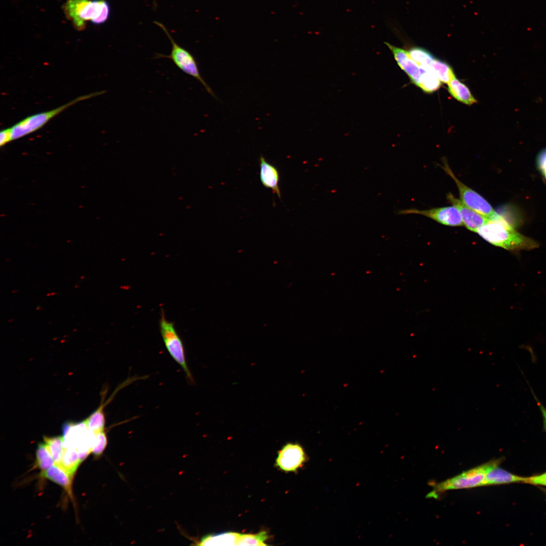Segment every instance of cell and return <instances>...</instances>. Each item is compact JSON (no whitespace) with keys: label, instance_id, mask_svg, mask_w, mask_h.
<instances>
[{"label":"cell","instance_id":"obj_15","mask_svg":"<svg viewBox=\"0 0 546 546\" xmlns=\"http://www.w3.org/2000/svg\"><path fill=\"white\" fill-rule=\"evenodd\" d=\"M242 534L228 532L203 537L199 545H239Z\"/></svg>","mask_w":546,"mask_h":546},{"label":"cell","instance_id":"obj_3","mask_svg":"<svg viewBox=\"0 0 546 546\" xmlns=\"http://www.w3.org/2000/svg\"><path fill=\"white\" fill-rule=\"evenodd\" d=\"M154 23L163 30L168 37L172 46L169 55L157 53L155 54V58L170 59L179 70L198 80L205 87L207 92L213 98L216 99L215 94L201 76L197 62L194 56L189 51L179 46L174 40L168 30L163 24L158 21H154Z\"/></svg>","mask_w":546,"mask_h":546},{"label":"cell","instance_id":"obj_28","mask_svg":"<svg viewBox=\"0 0 546 546\" xmlns=\"http://www.w3.org/2000/svg\"><path fill=\"white\" fill-rule=\"evenodd\" d=\"M537 163L539 170L546 179V149L542 150L538 155Z\"/></svg>","mask_w":546,"mask_h":546},{"label":"cell","instance_id":"obj_9","mask_svg":"<svg viewBox=\"0 0 546 546\" xmlns=\"http://www.w3.org/2000/svg\"><path fill=\"white\" fill-rule=\"evenodd\" d=\"M306 460L303 447L299 444L289 443L279 451L276 465L286 472L295 471L303 465Z\"/></svg>","mask_w":546,"mask_h":546},{"label":"cell","instance_id":"obj_19","mask_svg":"<svg viewBox=\"0 0 546 546\" xmlns=\"http://www.w3.org/2000/svg\"><path fill=\"white\" fill-rule=\"evenodd\" d=\"M104 406V404H101L96 411L84 421L88 429L94 434L103 431L105 430L106 419L103 410Z\"/></svg>","mask_w":546,"mask_h":546},{"label":"cell","instance_id":"obj_14","mask_svg":"<svg viewBox=\"0 0 546 546\" xmlns=\"http://www.w3.org/2000/svg\"><path fill=\"white\" fill-rule=\"evenodd\" d=\"M41 475L60 485L72 496V477L60 466L55 464L42 471Z\"/></svg>","mask_w":546,"mask_h":546},{"label":"cell","instance_id":"obj_21","mask_svg":"<svg viewBox=\"0 0 546 546\" xmlns=\"http://www.w3.org/2000/svg\"><path fill=\"white\" fill-rule=\"evenodd\" d=\"M431 67L441 82L448 83L456 77L451 67L446 62L438 59H434L431 63Z\"/></svg>","mask_w":546,"mask_h":546},{"label":"cell","instance_id":"obj_11","mask_svg":"<svg viewBox=\"0 0 546 546\" xmlns=\"http://www.w3.org/2000/svg\"><path fill=\"white\" fill-rule=\"evenodd\" d=\"M385 43L392 52L399 66L406 73L413 83L418 86L421 73L420 68L417 63L411 57L408 52L404 49L392 46L389 43L385 42Z\"/></svg>","mask_w":546,"mask_h":546},{"label":"cell","instance_id":"obj_2","mask_svg":"<svg viewBox=\"0 0 546 546\" xmlns=\"http://www.w3.org/2000/svg\"><path fill=\"white\" fill-rule=\"evenodd\" d=\"M65 9L77 28L84 27V21L90 20L94 24L105 22L110 14L109 4L106 0H69Z\"/></svg>","mask_w":546,"mask_h":546},{"label":"cell","instance_id":"obj_27","mask_svg":"<svg viewBox=\"0 0 546 546\" xmlns=\"http://www.w3.org/2000/svg\"><path fill=\"white\" fill-rule=\"evenodd\" d=\"M524 483L535 485L546 486V472L540 475L526 477Z\"/></svg>","mask_w":546,"mask_h":546},{"label":"cell","instance_id":"obj_20","mask_svg":"<svg viewBox=\"0 0 546 546\" xmlns=\"http://www.w3.org/2000/svg\"><path fill=\"white\" fill-rule=\"evenodd\" d=\"M43 439L55 464L59 465L65 447L63 437L44 436Z\"/></svg>","mask_w":546,"mask_h":546},{"label":"cell","instance_id":"obj_5","mask_svg":"<svg viewBox=\"0 0 546 546\" xmlns=\"http://www.w3.org/2000/svg\"><path fill=\"white\" fill-rule=\"evenodd\" d=\"M503 458L490 461L484 464L470 469L461 474L436 484L434 490L429 494H433L447 490L470 488L485 485V477L489 470L497 464H500Z\"/></svg>","mask_w":546,"mask_h":546},{"label":"cell","instance_id":"obj_10","mask_svg":"<svg viewBox=\"0 0 546 546\" xmlns=\"http://www.w3.org/2000/svg\"><path fill=\"white\" fill-rule=\"evenodd\" d=\"M446 198L449 203L457 208L464 225L469 230L476 232L479 228L488 221L489 217L484 216L467 207L452 194H447Z\"/></svg>","mask_w":546,"mask_h":546},{"label":"cell","instance_id":"obj_23","mask_svg":"<svg viewBox=\"0 0 546 546\" xmlns=\"http://www.w3.org/2000/svg\"><path fill=\"white\" fill-rule=\"evenodd\" d=\"M55 464L48 447L45 443H39L36 451V467L43 471Z\"/></svg>","mask_w":546,"mask_h":546},{"label":"cell","instance_id":"obj_16","mask_svg":"<svg viewBox=\"0 0 546 546\" xmlns=\"http://www.w3.org/2000/svg\"><path fill=\"white\" fill-rule=\"evenodd\" d=\"M448 90L454 98L465 104L471 105L477 103L469 88L456 77L448 83Z\"/></svg>","mask_w":546,"mask_h":546},{"label":"cell","instance_id":"obj_1","mask_svg":"<svg viewBox=\"0 0 546 546\" xmlns=\"http://www.w3.org/2000/svg\"><path fill=\"white\" fill-rule=\"evenodd\" d=\"M476 233L493 245L509 251L530 250L539 246L534 240L515 230L503 215L496 212Z\"/></svg>","mask_w":546,"mask_h":546},{"label":"cell","instance_id":"obj_8","mask_svg":"<svg viewBox=\"0 0 546 546\" xmlns=\"http://www.w3.org/2000/svg\"><path fill=\"white\" fill-rule=\"evenodd\" d=\"M398 214H419L431 218L443 225L451 226H463L460 213L457 207L451 206L427 210L407 209L399 210Z\"/></svg>","mask_w":546,"mask_h":546},{"label":"cell","instance_id":"obj_7","mask_svg":"<svg viewBox=\"0 0 546 546\" xmlns=\"http://www.w3.org/2000/svg\"><path fill=\"white\" fill-rule=\"evenodd\" d=\"M441 168L454 180L458 189L461 201L470 208L487 217L495 213L491 205L482 196L470 188L454 175L447 161L444 159Z\"/></svg>","mask_w":546,"mask_h":546},{"label":"cell","instance_id":"obj_29","mask_svg":"<svg viewBox=\"0 0 546 546\" xmlns=\"http://www.w3.org/2000/svg\"><path fill=\"white\" fill-rule=\"evenodd\" d=\"M12 141L11 128L2 130L0 133V146H3Z\"/></svg>","mask_w":546,"mask_h":546},{"label":"cell","instance_id":"obj_26","mask_svg":"<svg viewBox=\"0 0 546 546\" xmlns=\"http://www.w3.org/2000/svg\"><path fill=\"white\" fill-rule=\"evenodd\" d=\"M526 380V382H527V384H528V386L529 387V388H530V389L531 390V393H532V395L533 396V398H534V399H535V401L536 402L537 405L539 407V410L540 411V413L541 414L542 418L543 431H544L545 432H546V407L539 401V399L538 398L537 396L535 395V394L533 390H532L531 387L529 385V382L527 381V380Z\"/></svg>","mask_w":546,"mask_h":546},{"label":"cell","instance_id":"obj_6","mask_svg":"<svg viewBox=\"0 0 546 546\" xmlns=\"http://www.w3.org/2000/svg\"><path fill=\"white\" fill-rule=\"evenodd\" d=\"M159 324L160 332L167 351L183 369L187 378L191 382H193L192 374L187 365L183 341L176 330L174 323L167 320L162 309Z\"/></svg>","mask_w":546,"mask_h":546},{"label":"cell","instance_id":"obj_18","mask_svg":"<svg viewBox=\"0 0 546 546\" xmlns=\"http://www.w3.org/2000/svg\"><path fill=\"white\" fill-rule=\"evenodd\" d=\"M420 72L418 86L424 92L432 93L440 87V80L432 71L431 68L429 69L420 68Z\"/></svg>","mask_w":546,"mask_h":546},{"label":"cell","instance_id":"obj_25","mask_svg":"<svg viewBox=\"0 0 546 546\" xmlns=\"http://www.w3.org/2000/svg\"><path fill=\"white\" fill-rule=\"evenodd\" d=\"M107 444V438L104 431L95 434L91 452L96 456H100Z\"/></svg>","mask_w":546,"mask_h":546},{"label":"cell","instance_id":"obj_13","mask_svg":"<svg viewBox=\"0 0 546 546\" xmlns=\"http://www.w3.org/2000/svg\"><path fill=\"white\" fill-rule=\"evenodd\" d=\"M495 465L487 472L485 477V485H499L515 482L524 483L526 477H521L510 473Z\"/></svg>","mask_w":546,"mask_h":546},{"label":"cell","instance_id":"obj_22","mask_svg":"<svg viewBox=\"0 0 546 546\" xmlns=\"http://www.w3.org/2000/svg\"><path fill=\"white\" fill-rule=\"evenodd\" d=\"M408 52L411 57L420 68H431V63L435 58L428 51L420 47H413Z\"/></svg>","mask_w":546,"mask_h":546},{"label":"cell","instance_id":"obj_24","mask_svg":"<svg viewBox=\"0 0 546 546\" xmlns=\"http://www.w3.org/2000/svg\"><path fill=\"white\" fill-rule=\"evenodd\" d=\"M267 537L266 531L257 534H242L239 545H266L264 542Z\"/></svg>","mask_w":546,"mask_h":546},{"label":"cell","instance_id":"obj_12","mask_svg":"<svg viewBox=\"0 0 546 546\" xmlns=\"http://www.w3.org/2000/svg\"><path fill=\"white\" fill-rule=\"evenodd\" d=\"M260 179L263 186L271 189L273 192L281 198L279 186V173L276 167L268 163L263 156L259 159Z\"/></svg>","mask_w":546,"mask_h":546},{"label":"cell","instance_id":"obj_4","mask_svg":"<svg viewBox=\"0 0 546 546\" xmlns=\"http://www.w3.org/2000/svg\"><path fill=\"white\" fill-rule=\"evenodd\" d=\"M105 93V91L97 92L81 96L54 109L26 117L11 127L12 141L21 138L37 130L51 119L77 103L100 96Z\"/></svg>","mask_w":546,"mask_h":546},{"label":"cell","instance_id":"obj_17","mask_svg":"<svg viewBox=\"0 0 546 546\" xmlns=\"http://www.w3.org/2000/svg\"><path fill=\"white\" fill-rule=\"evenodd\" d=\"M81 462L77 451L73 447L65 446L61 463L58 466L73 477Z\"/></svg>","mask_w":546,"mask_h":546}]
</instances>
